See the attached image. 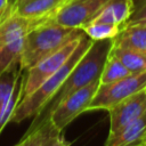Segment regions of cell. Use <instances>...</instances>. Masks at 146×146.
Instances as JSON below:
<instances>
[{"label":"cell","instance_id":"obj_1","mask_svg":"<svg viewBox=\"0 0 146 146\" xmlns=\"http://www.w3.org/2000/svg\"><path fill=\"white\" fill-rule=\"evenodd\" d=\"M92 41L94 40H91L86 33H83L76 48L68 57V59L63 64V66L54 74H51L48 79H46L33 92H31L29 96L24 97L18 102L11 115L10 122L18 123L32 116L40 117L47 104L57 94V91L59 90V88L62 87V84L71 73L74 65L87 51V49L90 47Z\"/></svg>","mask_w":146,"mask_h":146},{"label":"cell","instance_id":"obj_2","mask_svg":"<svg viewBox=\"0 0 146 146\" xmlns=\"http://www.w3.org/2000/svg\"><path fill=\"white\" fill-rule=\"evenodd\" d=\"M112 47L113 39L92 41L87 51L74 65L57 94L47 104L41 115L48 114L60 100H63L66 96L71 95L75 90L99 81Z\"/></svg>","mask_w":146,"mask_h":146},{"label":"cell","instance_id":"obj_3","mask_svg":"<svg viewBox=\"0 0 146 146\" xmlns=\"http://www.w3.org/2000/svg\"><path fill=\"white\" fill-rule=\"evenodd\" d=\"M81 34H83L81 29L66 27L51 22H43L36 25L24 39L19 70L22 72L27 71L41 59Z\"/></svg>","mask_w":146,"mask_h":146},{"label":"cell","instance_id":"obj_4","mask_svg":"<svg viewBox=\"0 0 146 146\" xmlns=\"http://www.w3.org/2000/svg\"><path fill=\"white\" fill-rule=\"evenodd\" d=\"M144 89H146V71L136 74L131 73L125 78L112 83H99V87L87 111H108L121 100Z\"/></svg>","mask_w":146,"mask_h":146},{"label":"cell","instance_id":"obj_5","mask_svg":"<svg viewBox=\"0 0 146 146\" xmlns=\"http://www.w3.org/2000/svg\"><path fill=\"white\" fill-rule=\"evenodd\" d=\"M82 35L83 34H81L75 39H72L63 47H60L56 51L51 52L50 55L41 59L34 66L23 72V87H22L21 99L33 92L46 79H48L51 74H54L63 66V64L68 59V57L76 48Z\"/></svg>","mask_w":146,"mask_h":146},{"label":"cell","instance_id":"obj_6","mask_svg":"<svg viewBox=\"0 0 146 146\" xmlns=\"http://www.w3.org/2000/svg\"><path fill=\"white\" fill-rule=\"evenodd\" d=\"M108 0H62L44 21L72 29H82L90 23Z\"/></svg>","mask_w":146,"mask_h":146},{"label":"cell","instance_id":"obj_7","mask_svg":"<svg viewBox=\"0 0 146 146\" xmlns=\"http://www.w3.org/2000/svg\"><path fill=\"white\" fill-rule=\"evenodd\" d=\"M99 83L100 82L97 81L75 90L60 100L46 115L49 116L51 123L59 131H64V129L74 119H76L83 112H87L88 106L99 87Z\"/></svg>","mask_w":146,"mask_h":146},{"label":"cell","instance_id":"obj_8","mask_svg":"<svg viewBox=\"0 0 146 146\" xmlns=\"http://www.w3.org/2000/svg\"><path fill=\"white\" fill-rule=\"evenodd\" d=\"M23 72L15 66L0 75V132L10 122L16 105L21 100Z\"/></svg>","mask_w":146,"mask_h":146},{"label":"cell","instance_id":"obj_9","mask_svg":"<svg viewBox=\"0 0 146 146\" xmlns=\"http://www.w3.org/2000/svg\"><path fill=\"white\" fill-rule=\"evenodd\" d=\"M146 112V89L121 100L108 110L110 132L112 136Z\"/></svg>","mask_w":146,"mask_h":146},{"label":"cell","instance_id":"obj_10","mask_svg":"<svg viewBox=\"0 0 146 146\" xmlns=\"http://www.w3.org/2000/svg\"><path fill=\"white\" fill-rule=\"evenodd\" d=\"M113 46L146 52V21L125 23L113 39Z\"/></svg>","mask_w":146,"mask_h":146},{"label":"cell","instance_id":"obj_11","mask_svg":"<svg viewBox=\"0 0 146 146\" xmlns=\"http://www.w3.org/2000/svg\"><path fill=\"white\" fill-rule=\"evenodd\" d=\"M146 133V112L122 128L116 133L108 136L105 146H139Z\"/></svg>","mask_w":146,"mask_h":146},{"label":"cell","instance_id":"obj_12","mask_svg":"<svg viewBox=\"0 0 146 146\" xmlns=\"http://www.w3.org/2000/svg\"><path fill=\"white\" fill-rule=\"evenodd\" d=\"M133 11L132 0H108L92 21L120 25L128 22Z\"/></svg>","mask_w":146,"mask_h":146},{"label":"cell","instance_id":"obj_13","mask_svg":"<svg viewBox=\"0 0 146 146\" xmlns=\"http://www.w3.org/2000/svg\"><path fill=\"white\" fill-rule=\"evenodd\" d=\"M60 2L62 0H30L16 8L11 15H18L43 23L55 11Z\"/></svg>","mask_w":146,"mask_h":146},{"label":"cell","instance_id":"obj_14","mask_svg":"<svg viewBox=\"0 0 146 146\" xmlns=\"http://www.w3.org/2000/svg\"><path fill=\"white\" fill-rule=\"evenodd\" d=\"M59 131L50 121L48 115H43L42 120L32 124L31 130L15 146H46L52 133Z\"/></svg>","mask_w":146,"mask_h":146},{"label":"cell","instance_id":"obj_15","mask_svg":"<svg viewBox=\"0 0 146 146\" xmlns=\"http://www.w3.org/2000/svg\"><path fill=\"white\" fill-rule=\"evenodd\" d=\"M111 54L115 56L132 74L146 71V52L113 46Z\"/></svg>","mask_w":146,"mask_h":146},{"label":"cell","instance_id":"obj_16","mask_svg":"<svg viewBox=\"0 0 146 146\" xmlns=\"http://www.w3.org/2000/svg\"><path fill=\"white\" fill-rule=\"evenodd\" d=\"M24 39L21 38L0 46V75L11 67L19 66Z\"/></svg>","mask_w":146,"mask_h":146},{"label":"cell","instance_id":"obj_17","mask_svg":"<svg viewBox=\"0 0 146 146\" xmlns=\"http://www.w3.org/2000/svg\"><path fill=\"white\" fill-rule=\"evenodd\" d=\"M91 40H105V39H114L121 30L120 25L105 23V22H97L91 21L87 25L81 29Z\"/></svg>","mask_w":146,"mask_h":146},{"label":"cell","instance_id":"obj_18","mask_svg":"<svg viewBox=\"0 0 146 146\" xmlns=\"http://www.w3.org/2000/svg\"><path fill=\"white\" fill-rule=\"evenodd\" d=\"M129 74H131V73L127 70V67L115 56H113L110 52V56H108V58L105 63V66L103 68L99 82L102 84L112 83V82H115L120 79L125 78Z\"/></svg>","mask_w":146,"mask_h":146},{"label":"cell","instance_id":"obj_19","mask_svg":"<svg viewBox=\"0 0 146 146\" xmlns=\"http://www.w3.org/2000/svg\"><path fill=\"white\" fill-rule=\"evenodd\" d=\"M146 21V0H141L133 5V11L127 23Z\"/></svg>","mask_w":146,"mask_h":146},{"label":"cell","instance_id":"obj_20","mask_svg":"<svg viewBox=\"0 0 146 146\" xmlns=\"http://www.w3.org/2000/svg\"><path fill=\"white\" fill-rule=\"evenodd\" d=\"M71 143L67 141L63 135V131H56L48 139L46 146H70Z\"/></svg>","mask_w":146,"mask_h":146},{"label":"cell","instance_id":"obj_21","mask_svg":"<svg viewBox=\"0 0 146 146\" xmlns=\"http://www.w3.org/2000/svg\"><path fill=\"white\" fill-rule=\"evenodd\" d=\"M27 1H30V0H9V7H8V10H7V14H6L5 19L8 18V17L14 13V10H15L16 8H18L19 6L24 5V3L27 2ZM5 19H3V21H5Z\"/></svg>","mask_w":146,"mask_h":146},{"label":"cell","instance_id":"obj_22","mask_svg":"<svg viewBox=\"0 0 146 146\" xmlns=\"http://www.w3.org/2000/svg\"><path fill=\"white\" fill-rule=\"evenodd\" d=\"M9 7V0H0V23L5 19Z\"/></svg>","mask_w":146,"mask_h":146},{"label":"cell","instance_id":"obj_23","mask_svg":"<svg viewBox=\"0 0 146 146\" xmlns=\"http://www.w3.org/2000/svg\"><path fill=\"white\" fill-rule=\"evenodd\" d=\"M139 1H141V0H132V2H133V5H135V3H137V2H139Z\"/></svg>","mask_w":146,"mask_h":146},{"label":"cell","instance_id":"obj_24","mask_svg":"<svg viewBox=\"0 0 146 146\" xmlns=\"http://www.w3.org/2000/svg\"><path fill=\"white\" fill-rule=\"evenodd\" d=\"M144 141H146V133H145V136H144V139H143V143Z\"/></svg>","mask_w":146,"mask_h":146}]
</instances>
